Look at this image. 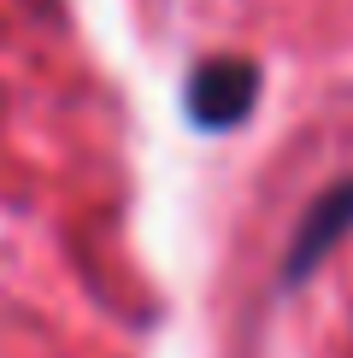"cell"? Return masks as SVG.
Here are the masks:
<instances>
[{
  "label": "cell",
  "instance_id": "obj_1",
  "mask_svg": "<svg viewBox=\"0 0 353 358\" xmlns=\"http://www.w3.org/2000/svg\"><path fill=\"white\" fill-rule=\"evenodd\" d=\"M254 94H259V71L247 59H206L195 71V83H188V112L206 129H230L254 106Z\"/></svg>",
  "mask_w": 353,
  "mask_h": 358
},
{
  "label": "cell",
  "instance_id": "obj_2",
  "mask_svg": "<svg viewBox=\"0 0 353 358\" xmlns=\"http://www.w3.org/2000/svg\"><path fill=\"white\" fill-rule=\"evenodd\" d=\"M347 229H353V182H335L312 212H306L300 235H294V247H289V282H300Z\"/></svg>",
  "mask_w": 353,
  "mask_h": 358
}]
</instances>
